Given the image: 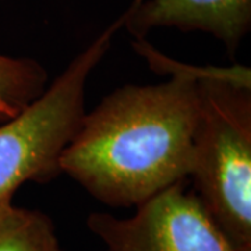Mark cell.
Here are the masks:
<instances>
[{
  "label": "cell",
  "mask_w": 251,
  "mask_h": 251,
  "mask_svg": "<svg viewBox=\"0 0 251 251\" xmlns=\"http://www.w3.org/2000/svg\"><path fill=\"white\" fill-rule=\"evenodd\" d=\"M48 73L29 57L0 54V123L18 115L48 87Z\"/></svg>",
  "instance_id": "cell-7"
},
{
  "label": "cell",
  "mask_w": 251,
  "mask_h": 251,
  "mask_svg": "<svg viewBox=\"0 0 251 251\" xmlns=\"http://www.w3.org/2000/svg\"><path fill=\"white\" fill-rule=\"evenodd\" d=\"M125 20L126 11L77 54L38 98L0 123V204L11 201L27 181L46 183L62 173L63 151L87 113V81L108 53Z\"/></svg>",
  "instance_id": "cell-3"
},
{
  "label": "cell",
  "mask_w": 251,
  "mask_h": 251,
  "mask_svg": "<svg viewBox=\"0 0 251 251\" xmlns=\"http://www.w3.org/2000/svg\"><path fill=\"white\" fill-rule=\"evenodd\" d=\"M133 48L153 70L171 78L127 84L110 92L84 115L60 159L62 173L116 208H135L188 177L198 119L197 80L208 69L171 60L145 38L135 39Z\"/></svg>",
  "instance_id": "cell-1"
},
{
  "label": "cell",
  "mask_w": 251,
  "mask_h": 251,
  "mask_svg": "<svg viewBox=\"0 0 251 251\" xmlns=\"http://www.w3.org/2000/svg\"><path fill=\"white\" fill-rule=\"evenodd\" d=\"M0 251H62L52 219L38 209L0 204Z\"/></svg>",
  "instance_id": "cell-6"
},
{
  "label": "cell",
  "mask_w": 251,
  "mask_h": 251,
  "mask_svg": "<svg viewBox=\"0 0 251 251\" xmlns=\"http://www.w3.org/2000/svg\"><path fill=\"white\" fill-rule=\"evenodd\" d=\"M87 226L103 243V251H237L186 180L137 205L131 216L92 212Z\"/></svg>",
  "instance_id": "cell-4"
},
{
  "label": "cell",
  "mask_w": 251,
  "mask_h": 251,
  "mask_svg": "<svg viewBox=\"0 0 251 251\" xmlns=\"http://www.w3.org/2000/svg\"><path fill=\"white\" fill-rule=\"evenodd\" d=\"M188 177L206 215L237 251H251V73L208 67Z\"/></svg>",
  "instance_id": "cell-2"
},
{
  "label": "cell",
  "mask_w": 251,
  "mask_h": 251,
  "mask_svg": "<svg viewBox=\"0 0 251 251\" xmlns=\"http://www.w3.org/2000/svg\"><path fill=\"white\" fill-rule=\"evenodd\" d=\"M123 27L135 39L156 28L201 31L234 54L251 28V0H134Z\"/></svg>",
  "instance_id": "cell-5"
}]
</instances>
